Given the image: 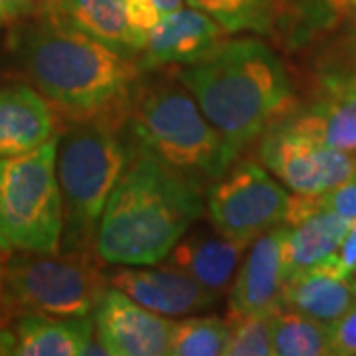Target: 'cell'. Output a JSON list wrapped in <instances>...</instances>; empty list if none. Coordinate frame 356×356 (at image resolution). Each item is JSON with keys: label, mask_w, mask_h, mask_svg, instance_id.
I'll list each match as a JSON object with an SVG mask.
<instances>
[{"label": "cell", "mask_w": 356, "mask_h": 356, "mask_svg": "<svg viewBox=\"0 0 356 356\" xmlns=\"http://www.w3.org/2000/svg\"><path fill=\"white\" fill-rule=\"evenodd\" d=\"M8 48L16 67L60 117L127 123L145 76L137 60L44 13L16 22Z\"/></svg>", "instance_id": "6da1fadb"}, {"label": "cell", "mask_w": 356, "mask_h": 356, "mask_svg": "<svg viewBox=\"0 0 356 356\" xmlns=\"http://www.w3.org/2000/svg\"><path fill=\"white\" fill-rule=\"evenodd\" d=\"M127 145V165L97 226L95 254L109 266H153L204 216L206 188Z\"/></svg>", "instance_id": "7a4b0ae2"}, {"label": "cell", "mask_w": 356, "mask_h": 356, "mask_svg": "<svg viewBox=\"0 0 356 356\" xmlns=\"http://www.w3.org/2000/svg\"><path fill=\"white\" fill-rule=\"evenodd\" d=\"M175 77L238 156L295 107L287 67L259 38L224 40L204 60L177 70Z\"/></svg>", "instance_id": "3957f363"}, {"label": "cell", "mask_w": 356, "mask_h": 356, "mask_svg": "<svg viewBox=\"0 0 356 356\" xmlns=\"http://www.w3.org/2000/svg\"><path fill=\"white\" fill-rule=\"evenodd\" d=\"M123 131L133 145L204 188L238 159L175 76L140 79Z\"/></svg>", "instance_id": "277c9868"}, {"label": "cell", "mask_w": 356, "mask_h": 356, "mask_svg": "<svg viewBox=\"0 0 356 356\" xmlns=\"http://www.w3.org/2000/svg\"><path fill=\"white\" fill-rule=\"evenodd\" d=\"M123 127L105 119H64L56 145L64 216L60 252H95L105 204L127 165Z\"/></svg>", "instance_id": "5b68a950"}, {"label": "cell", "mask_w": 356, "mask_h": 356, "mask_svg": "<svg viewBox=\"0 0 356 356\" xmlns=\"http://www.w3.org/2000/svg\"><path fill=\"white\" fill-rule=\"evenodd\" d=\"M95 252H16L4 257L0 301L13 313L91 317L107 277Z\"/></svg>", "instance_id": "8992f818"}, {"label": "cell", "mask_w": 356, "mask_h": 356, "mask_svg": "<svg viewBox=\"0 0 356 356\" xmlns=\"http://www.w3.org/2000/svg\"><path fill=\"white\" fill-rule=\"evenodd\" d=\"M58 137L32 153L0 159V254L60 252L64 216L56 175Z\"/></svg>", "instance_id": "52a82bcc"}, {"label": "cell", "mask_w": 356, "mask_h": 356, "mask_svg": "<svg viewBox=\"0 0 356 356\" xmlns=\"http://www.w3.org/2000/svg\"><path fill=\"white\" fill-rule=\"evenodd\" d=\"M291 194L266 166L240 161L216 178L204 196L210 224L222 234L252 243L285 224Z\"/></svg>", "instance_id": "ba28073f"}, {"label": "cell", "mask_w": 356, "mask_h": 356, "mask_svg": "<svg viewBox=\"0 0 356 356\" xmlns=\"http://www.w3.org/2000/svg\"><path fill=\"white\" fill-rule=\"evenodd\" d=\"M259 161L295 194H321L356 177V154L327 147L275 121L261 135Z\"/></svg>", "instance_id": "9c48e42d"}, {"label": "cell", "mask_w": 356, "mask_h": 356, "mask_svg": "<svg viewBox=\"0 0 356 356\" xmlns=\"http://www.w3.org/2000/svg\"><path fill=\"white\" fill-rule=\"evenodd\" d=\"M91 317L107 356L168 355L175 321L139 305L119 289L107 285Z\"/></svg>", "instance_id": "30bf717a"}, {"label": "cell", "mask_w": 356, "mask_h": 356, "mask_svg": "<svg viewBox=\"0 0 356 356\" xmlns=\"http://www.w3.org/2000/svg\"><path fill=\"white\" fill-rule=\"evenodd\" d=\"M117 267L119 269L107 277V285L163 317L198 315L212 309L220 299V293L210 291L202 283L168 264Z\"/></svg>", "instance_id": "8fae6325"}, {"label": "cell", "mask_w": 356, "mask_h": 356, "mask_svg": "<svg viewBox=\"0 0 356 356\" xmlns=\"http://www.w3.org/2000/svg\"><path fill=\"white\" fill-rule=\"evenodd\" d=\"M226 36L228 32L212 16L180 6L149 30L137 62L145 74L168 65H192L210 56Z\"/></svg>", "instance_id": "7c38bea8"}, {"label": "cell", "mask_w": 356, "mask_h": 356, "mask_svg": "<svg viewBox=\"0 0 356 356\" xmlns=\"http://www.w3.org/2000/svg\"><path fill=\"white\" fill-rule=\"evenodd\" d=\"M287 226L281 224L257 236L250 243L248 254L232 280L229 311L232 315L242 313H275L283 307V240Z\"/></svg>", "instance_id": "4fadbf2b"}, {"label": "cell", "mask_w": 356, "mask_h": 356, "mask_svg": "<svg viewBox=\"0 0 356 356\" xmlns=\"http://www.w3.org/2000/svg\"><path fill=\"white\" fill-rule=\"evenodd\" d=\"M60 133L50 102L28 83L0 89V159L32 153Z\"/></svg>", "instance_id": "5bb4252c"}, {"label": "cell", "mask_w": 356, "mask_h": 356, "mask_svg": "<svg viewBox=\"0 0 356 356\" xmlns=\"http://www.w3.org/2000/svg\"><path fill=\"white\" fill-rule=\"evenodd\" d=\"M250 243L222 234L212 224L192 226L166 255V264L184 271L210 291L222 293L234 280Z\"/></svg>", "instance_id": "9a60e30c"}, {"label": "cell", "mask_w": 356, "mask_h": 356, "mask_svg": "<svg viewBox=\"0 0 356 356\" xmlns=\"http://www.w3.org/2000/svg\"><path fill=\"white\" fill-rule=\"evenodd\" d=\"M36 10L62 20L125 58L137 60L145 46V38L129 24L125 0H42Z\"/></svg>", "instance_id": "2e32d148"}, {"label": "cell", "mask_w": 356, "mask_h": 356, "mask_svg": "<svg viewBox=\"0 0 356 356\" xmlns=\"http://www.w3.org/2000/svg\"><path fill=\"white\" fill-rule=\"evenodd\" d=\"M18 356L105 355L97 341L93 317H46L20 313L13 321Z\"/></svg>", "instance_id": "e0dca14e"}, {"label": "cell", "mask_w": 356, "mask_h": 356, "mask_svg": "<svg viewBox=\"0 0 356 356\" xmlns=\"http://www.w3.org/2000/svg\"><path fill=\"white\" fill-rule=\"evenodd\" d=\"M280 121L327 147L356 154V89L318 91L317 102L305 109L293 107Z\"/></svg>", "instance_id": "ac0fdd59"}, {"label": "cell", "mask_w": 356, "mask_h": 356, "mask_svg": "<svg viewBox=\"0 0 356 356\" xmlns=\"http://www.w3.org/2000/svg\"><path fill=\"white\" fill-rule=\"evenodd\" d=\"M285 226L283 269L287 280L295 273L321 266L337 254L353 226V220L331 210H317Z\"/></svg>", "instance_id": "d6986e66"}, {"label": "cell", "mask_w": 356, "mask_h": 356, "mask_svg": "<svg viewBox=\"0 0 356 356\" xmlns=\"http://www.w3.org/2000/svg\"><path fill=\"white\" fill-rule=\"evenodd\" d=\"M283 307L331 325L356 303V285L350 277L325 267L295 273L283 283Z\"/></svg>", "instance_id": "ffe728a7"}, {"label": "cell", "mask_w": 356, "mask_h": 356, "mask_svg": "<svg viewBox=\"0 0 356 356\" xmlns=\"http://www.w3.org/2000/svg\"><path fill=\"white\" fill-rule=\"evenodd\" d=\"M212 16L228 34L252 32L271 40L287 34L293 0H184Z\"/></svg>", "instance_id": "44dd1931"}, {"label": "cell", "mask_w": 356, "mask_h": 356, "mask_svg": "<svg viewBox=\"0 0 356 356\" xmlns=\"http://www.w3.org/2000/svg\"><path fill=\"white\" fill-rule=\"evenodd\" d=\"M273 355L327 356L331 355L329 325L281 307L273 315Z\"/></svg>", "instance_id": "7402d4cb"}, {"label": "cell", "mask_w": 356, "mask_h": 356, "mask_svg": "<svg viewBox=\"0 0 356 356\" xmlns=\"http://www.w3.org/2000/svg\"><path fill=\"white\" fill-rule=\"evenodd\" d=\"M228 344V321L218 317H186L175 321L170 356H222Z\"/></svg>", "instance_id": "603a6c76"}, {"label": "cell", "mask_w": 356, "mask_h": 356, "mask_svg": "<svg viewBox=\"0 0 356 356\" xmlns=\"http://www.w3.org/2000/svg\"><path fill=\"white\" fill-rule=\"evenodd\" d=\"M317 88L356 89V18L329 42L317 60Z\"/></svg>", "instance_id": "cb8c5ba5"}, {"label": "cell", "mask_w": 356, "mask_h": 356, "mask_svg": "<svg viewBox=\"0 0 356 356\" xmlns=\"http://www.w3.org/2000/svg\"><path fill=\"white\" fill-rule=\"evenodd\" d=\"M273 315L275 313H242L228 321L226 356L273 355Z\"/></svg>", "instance_id": "d4e9b609"}, {"label": "cell", "mask_w": 356, "mask_h": 356, "mask_svg": "<svg viewBox=\"0 0 356 356\" xmlns=\"http://www.w3.org/2000/svg\"><path fill=\"white\" fill-rule=\"evenodd\" d=\"M331 355L356 356V303L329 325Z\"/></svg>", "instance_id": "484cf974"}, {"label": "cell", "mask_w": 356, "mask_h": 356, "mask_svg": "<svg viewBox=\"0 0 356 356\" xmlns=\"http://www.w3.org/2000/svg\"><path fill=\"white\" fill-rule=\"evenodd\" d=\"M40 0H0V26H14L36 13Z\"/></svg>", "instance_id": "4316f807"}, {"label": "cell", "mask_w": 356, "mask_h": 356, "mask_svg": "<svg viewBox=\"0 0 356 356\" xmlns=\"http://www.w3.org/2000/svg\"><path fill=\"white\" fill-rule=\"evenodd\" d=\"M14 315L0 301V356L16 353V334L13 329Z\"/></svg>", "instance_id": "83f0119b"}, {"label": "cell", "mask_w": 356, "mask_h": 356, "mask_svg": "<svg viewBox=\"0 0 356 356\" xmlns=\"http://www.w3.org/2000/svg\"><path fill=\"white\" fill-rule=\"evenodd\" d=\"M334 14L356 18V0H325Z\"/></svg>", "instance_id": "f1b7e54d"}, {"label": "cell", "mask_w": 356, "mask_h": 356, "mask_svg": "<svg viewBox=\"0 0 356 356\" xmlns=\"http://www.w3.org/2000/svg\"><path fill=\"white\" fill-rule=\"evenodd\" d=\"M151 2H154L159 6L161 13L168 14L172 13V10H177V8H180L184 0H151Z\"/></svg>", "instance_id": "f546056e"}, {"label": "cell", "mask_w": 356, "mask_h": 356, "mask_svg": "<svg viewBox=\"0 0 356 356\" xmlns=\"http://www.w3.org/2000/svg\"><path fill=\"white\" fill-rule=\"evenodd\" d=\"M2 267H4V255L0 254V280H2Z\"/></svg>", "instance_id": "4dcf8cb0"}, {"label": "cell", "mask_w": 356, "mask_h": 356, "mask_svg": "<svg viewBox=\"0 0 356 356\" xmlns=\"http://www.w3.org/2000/svg\"><path fill=\"white\" fill-rule=\"evenodd\" d=\"M350 280L355 281V285H356V269H355V271H353V273H350Z\"/></svg>", "instance_id": "1f68e13d"}]
</instances>
